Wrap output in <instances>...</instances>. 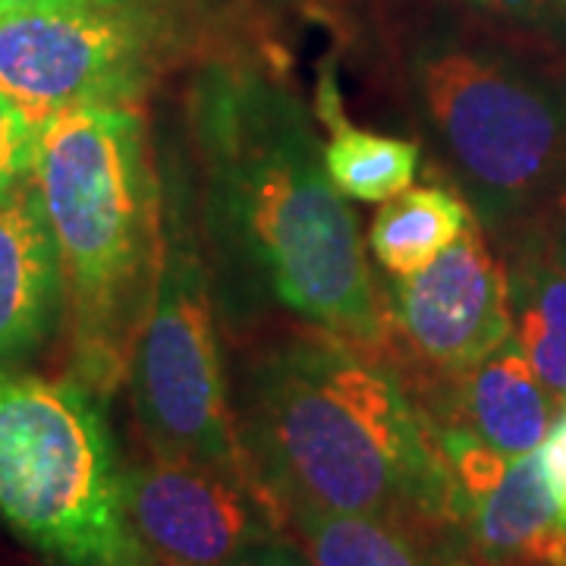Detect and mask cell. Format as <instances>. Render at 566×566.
<instances>
[{"label": "cell", "mask_w": 566, "mask_h": 566, "mask_svg": "<svg viewBox=\"0 0 566 566\" xmlns=\"http://www.w3.org/2000/svg\"><path fill=\"white\" fill-rule=\"evenodd\" d=\"M182 136L218 312H281L365 349L385 344L359 227L300 95L262 66L205 63L182 95Z\"/></svg>", "instance_id": "cell-1"}, {"label": "cell", "mask_w": 566, "mask_h": 566, "mask_svg": "<svg viewBox=\"0 0 566 566\" xmlns=\"http://www.w3.org/2000/svg\"><path fill=\"white\" fill-rule=\"evenodd\" d=\"M308 327L240 359L233 409L249 463L286 506L371 513L453 528V479L438 428L387 365Z\"/></svg>", "instance_id": "cell-2"}, {"label": "cell", "mask_w": 566, "mask_h": 566, "mask_svg": "<svg viewBox=\"0 0 566 566\" xmlns=\"http://www.w3.org/2000/svg\"><path fill=\"white\" fill-rule=\"evenodd\" d=\"M35 186L61 255L76 381L104 397L129 371L161 262V177L136 107L41 123Z\"/></svg>", "instance_id": "cell-3"}, {"label": "cell", "mask_w": 566, "mask_h": 566, "mask_svg": "<svg viewBox=\"0 0 566 566\" xmlns=\"http://www.w3.org/2000/svg\"><path fill=\"white\" fill-rule=\"evenodd\" d=\"M406 104L434 161L491 227L528 218L566 186V80L460 35H422Z\"/></svg>", "instance_id": "cell-4"}, {"label": "cell", "mask_w": 566, "mask_h": 566, "mask_svg": "<svg viewBox=\"0 0 566 566\" xmlns=\"http://www.w3.org/2000/svg\"><path fill=\"white\" fill-rule=\"evenodd\" d=\"M0 520L54 566H155L102 394L0 368Z\"/></svg>", "instance_id": "cell-5"}, {"label": "cell", "mask_w": 566, "mask_h": 566, "mask_svg": "<svg viewBox=\"0 0 566 566\" xmlns=\"http://www.w3.org/2000/svg\"><path fill=\"white\" fill-rule=\"evenodd\" d=\"M161 262L129 359L133 406L155 457L252 469L218 340V303L192 189L174 155L161 161Z\"/></svg>", "instance_id": "cell-6"}, {"label": "cell", "mask_w": 566, "mask_h": 566, "mask_svg": "<svg viewBox=\"0 0 566 566\" xmlns=\"http://www.w3.org/2000/svg\"><path fill=\"white\" fill-rule=\"evenodd\" d=\"M155 54V22L142 7L80 0L0 17V92L35 123L76 107H133Z\"/></svg>", "instance_id": "cell-7"}, {"label": "cell", "mask_w": 566, "mask_h": 566, "mask_svg": "<svg viewBox=\"0 0 566 566\" xmlns=\"http://www.w3.org/2000/svg\"><path fill=\"white\" fill-rule=\"evenodd\" d=\"M126 510L155 566H230L283 538V504L255 469L155 457L126 469Z\"/></svg>", "instance_id": "cell-8"}, {"label": "cell", "mask_w": 566, "mask_h": 566, "mask_svg": "<svg viewBox=\"0 0 566 566\" xmlns=\"http://www.w3.org/2000/svg\"><path fill=\"white\" fill-rule=\"evenodd\" d=\"M387 300L406 344L444 375H460L513 337L506 268L475 221L431 264L394 274Z\"/></svg>", "instance_id": "cell-9"}, {"label": "cell", "mask_w": 566, "mask_h": 566, "mask_svg": "<svg viewBox=\"0 0 566 566\" xmlns=\"http://www.w3.org/2000/svg\"><path fill=\"white\" fill-rule=\"evenodd\" d=\"M63 271L35 177L0 199V368L29 363L63 318Z\"/></svg>", "instance_id": "cell-10"}, {"label": "cell", "mask_w": 566, "mask_h": 566, "mask_svg": "<svg viewBox=\"0 0 566 566\" xmlns=\"http://www.w3.org/2000/svg\"><path fill=\"white\" fill-rule=\"evenodd\" d=\"M453 532L465 538L472 566H566V528L542 453L510 460L497 485L453 506Z\"/></svg>", "instance_id": "cell-11"}, {"label": "cell", "mask_w": 566, "mask_h": 566, "mask_svg": "<svg viewBox=\"0 0 566 566\" xmlns=\"http://www.w3.org/2000/svg\"><path fill=\"white\" fill-rule=\"evenodd\" d=\"M453 378L463 428L506 460L526 457L545 444L547 431L554 428L551 390L513 337Z\"/></svg>", "instance_id": "cell-12"}, {"label": "cell", "mask_w": 566, "mask_h": 566, "mask_svg": "<svg viewBox=\"0 0 566 566\" xmlns=\"http://www.w3.org/2000/svg\"><path fill=\"white\" fill-rule=\"evenodd\" d=\"M513 340L554 397H566V240L526 243L506 268Z\"/></svg>", "instance_id": "cell-13"}, {"label": "cell", "mask_w": 566, "mask_h": 566, "mask_svg": "<svg viewBox=\"0 0 566 566\" xmlns=\"http://www.w3.org/2000/svg\"><path fill=\"white\" fill-rule=\"evenodd\" d=\"M312 566H469L450 547L428 545V528L371 513L286 506Z\"/></svg>", "instance_id": "cell-14"}, {"label": "cell", "mask_w": 566, "mask_h": 566, "mask_svg": "<svg viewBox=\"0 0 566 566\" xmlns=\"http://www.w3.org/2000/svg\"><path fill=\"white\" fill-rule=\"evenodd\" d=\"M472 221L475 218L457 189L409 186L378 208L368 230V245L385 271L412 274L434 262L447 245L457 243Z\"/></svg>", "instance_id": "cell-15"}, {"label": "cell", "mask_w": 566, "mask_h": 566, "mask_svg": "<svg viewBox=\"0 0 566 566\" xmlns=\"http://www.w3.org/2000/svg\"><path fill=\"white\" fill-rule=\"evenodd\" d=\"M334 133L324 145V164L334 186L356 202H387L412 186L419 170V145L371 129L349 126L344 117L327 123Z\"/></svg>", "instance_id": "cell-16"}, {"label": "cell", "mask_w": 566, "mask_h": 566, "mask_svg": "<svg viewBox=\"0 0 566 566\" xmlns=\"http://www.w3.org/2000/svg\"><path fill=\"white\" fill-rule=\"evenodd\" d=\"M41 123L0 92V199L35 177Z\"/></svg>", "instance_id": "cell-17"}, {"label": "cell", "mask_w": 566, "mask_h": 566, "mask_svg": "<svg viewBox=\"0 0 566 566\" xmlns=\"http://www.w3.org/2000/svg\"><path fill=\"white\" fill-rule=\"evenodd\" d=\"M538 453H542V465H545L551 494L557 501L560 526L566 528V412L547 431L545 444L538 447Z\"/></svg>", "instance_id": "cell-18"}, {"label": "cell", "mask_w": 566, "mask_h": 566, "mask_svg": "<svg viewBox=\"0 0 566 566\" xmlns=\"http://www.w3.org/2000/svg\"><path fill=\"white\" fill-rule=\"evenodd\" d=\"M230 566H312V560L300 554L286 538H274L268 545L245 551L243 557H237Z\"/></svg>", "instance_id": "cell-19"}, {"label": "cell", "mask_w": 566, "mask_h": 566, "mask_svg": "<svg viewBox=\"0 0 566 566\" xmlns=\"http://www.w3.org/2000/svg\"><path fill=\"white\" fill-rule=\"evenodd\" d=\"M66 3H80V0H0V17L29 13V10H51V7H66Z\"/></svg>", "instance_id": "cell-20"}, {"label": "cell", "mask_w": 566, "mask_h": 566, "mask_svg": "<svg viewBox=\"0 0 566 566\" xmlns=\"http://www.w3.org/2000/svg\"><path fill=\"white\" fill-rule=\"evenodd\" d=\"M98 3H111V7H145V3H155V0H98Z\"/></svg>", "instance_id": "cell-21"}, {"label": "cell", "mask_w": 566, "mask_h": 566, "mask_svg": "<svg viewBox=\"0 0 566 566\" xmlns=\"http://www.w3.org/2000/svg\"><path fill=\"white\" fill-rule=\"evenodd\" d=\"M564 240H566V233H564Z\"/></svg>", "instance_id": "cell-22"}, {"label": "cell", "mask_w": 566, "mask_h": 566, "mask_svg": "<svg viewBox=\"0 0 566 566\" xmlns=\"http://www.w3.org/2000/svg\"><path fill=\"white\" fill-rule=\"evenodd\" d=\"M469 566H472V564H469Z\"/></svg>", "instance_id": "cell-23"}]
</instances>
